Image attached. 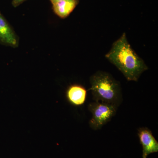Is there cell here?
<instances>
[{"instance_id":"obj_1","label":"cell","mask_w":158,"mask_h":158,"mask_svg":"<svg viewBox=\"0 0 158 158\" xmlns=\"http://www.w3.org/2000/svg\"><path fill=\"white\" fill-rule=\"evenodd\" d=\"M105 57L128 81H138L141 75L148 69L143 59L132 48L125 33L113 43Z\"/></svg>"},{"instance_id":"obj_2","label":"cell","mask_w":158,"mask_h":158,"mask_svg":"<svg viewBox=\"0 0 158 158\" xmlns=\"http://www.w3.org/2000/svg\"><path fill=\"white\" fill-rule=\"evenodd\" d=\"M90 88L94 101L101 102L118 107L123 101L121 85L113 76L99 70L90 77Z\"/></svg>"},{"instance_id":"obj_3","label":"cell","mask_w":158,"mask_h":158,"mask_svg":"<svg viewBox=\"0 0 158 158\" xmlns=\"http://www.w3.org/2000/svg\"><path fill=\"white\" fill-rule=\"evenodd\" d=\"M88 109L92 114L89 121V126L91 129L97 131L111 121L115 116L118 107L114 105L94 101L90 103Z\"/></svg>"},{"instance_id":"obj_4","label":"cell","mask_w":158,"mask_h":158,"mask_svg":"<svg viewBox=\"0 0 158 158\" xmlns=\"http://www.w3.org/2000/svg\"><path fill=\"white\" fill-rule=\"evenodd\" d=\"M138 136L142 147L143 158H147L151 154L158 152V142L147 127H141L138 130Z\"/></svg>"},{"instance_id":"obj_5","label":"cell","mask_w":158,"mask_h":158,"mask_svg":"<svg viewBox=\"0 0 158 158\" xmlns=\"http://www.w3.org/2000/svg\"><path fill=\"white\" fill-rule=\"evenodd\" d=\"M0 44L13 48L18 46L17 36L5 18L0 12Z\"/></svg>"},{"instance_id":"obj_6","label":"cell","mask_w":158,"mask_h":158,"mask_svg":"<svg viewBox=\"0 0 158 158\" xmlns=\"http://www.w3.org/2000/svg\"><path fill=\"white\" fill-rule=\"evenodd\" d=\"M87 91L81 85H70L66 91V98L69 102L73 106H82L85 103L87 98Z\"/></svg>"},{"instance_id":"obj_7","label":"cell","mask_w":158,"mask_h":158,"mask_svg":"<svg viewBox=\"0 0 158 158\" xmlns=\"http://www.w3.org/2000/svg\"><path fill=\"white\" fill-rule=\"evenodd\" d=\"M79 2V0H62L52 5L53 10L60 18L65 19L75 9Z\"/></svg>"},{"instance_id":"obj_8","label":"cell","mask_w":158,"mask_h":158,"mask_svg":"<svg viewBox=\"0 0 158 158\" xmlns=\"http://www.w3.org/2000/svg\"><path fill=\"white\" fill-rule=\"evenodd\" d=\"M25 1V0H12V4L14 7H16L19 6Z\"/></svg>"},{"instance_id":"obj_9","label":"cell","mask_w":158,"mask_h":158,"mask_svg":"<svg viewBox=\"0 0 158 158\" xmlns=\"http://www.w3.org/2000/svg\"><path fill=\"white\" fill-rule=\"evenodd\" d=\"M62 1V0H50L51 2H52V5L56 4V3L59 2L60 1Z\"/></svg>"}]
</instances>
